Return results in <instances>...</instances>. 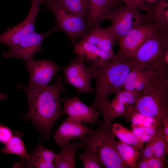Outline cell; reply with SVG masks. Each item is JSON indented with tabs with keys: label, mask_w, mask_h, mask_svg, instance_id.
<instances>
[{
	"label": "cell",
	"mask_w": 168,
	"mask_h": 168,
	"mask_svg": "<svg viewBox=\"0 0 168 168\" xmlns=\"http://www.w3.org/2000/svg\"><path fill=\"white\" fill-rule=\"evenodd\" d=\"M63 86V78L60 76L56 77L53 84L43 88L17 85L25 92L28 101V110L22 118L30 120L45 139L50 137L53 125L62 114L60 95Z\"/></svg>",
	"instance_id": "obj_1"
},
{
	"label": "cell",
	"mask_w": 168,
	"mask_h": 168,
	"mask_svg": "<svg viewBox=\"0 0 168 168\" xmlns=\"http://www.w3.org/2000/svg\"><path fill=\"white\" fill-rule=\"evenodd\" d=\"M114 59L105 64L91 65L96 82L95 95L91 106L96 109L110 95L123 89L130 69L128 59L120 51Z\"/></svg>",
	"instance_id": "obj_2"
},
{
	"label": "cell",
	"mask_w": 168,
	"mask_h": 168,
	"mask_svg": "<svg viewBox=\"0 0 168 168\" xmlns=\"http://www.w3.org/2000/svg\"><path fill=\"white\" fill-rule=\"evenodd\" d=\"M98 127L80 140L82 147L91 150L102 167L127 168L117 150V141L111 129V123L100 120Z\"/></svg>",
	"instance_id": "obj_3"
},
{
	"label": "cell",
	"mask_w": 168,
	"mask_h": 168,
	"mask_svg": "<svg viewBox=\"0 0 168 168\" xmlns=\"http://www.w3.org/2000/svg\"><path fill=\"white\" fill-rule=\"evenodd\" d=\"M133 112L162 126L163 119L168 118V80L142 90L136 98Z\"/></svg>",
	"instance_id": "obj_4"
},
{
	"label": "cell",
	"mask_w": 168,
	"mask_h": 168,
	"mask_svg": "<svg viewBox=\"0 0 168 168\" xmlns=\"http://www.w3.org/2000/svg\"><path fill=\"white\" fill-rule=\"evenodd\" d=\"M128 59L131 68H168V34L156 31Z\"/></svg>",
	"instance_id": "obj_5"
},
{
	"label": "cell",
	"mask_w": 168,
	"mask_h": 168,
	"mask_svg": "<svg viewBox=\"0 0 168 168\" xmlns=\"http://www.w3.org/2000/svg\"><path fill=\"white\" fill-rule=\"evenodd\" d=\"M112 100L108 99L101 103L96 109L102 114L101 121L110 123L114 119L120 117L127 120L133 112V107L139 94L122 89L115 94Z\"/></svg>",
	"instance_id": "obj_6"
},
{
	"label": "cell",
	"mask_w": 168,
	"mask_h": 168,
	"mask_svg": "<svg viewBox=\"0 0 168 168\" xmlns=\"http://www.w3.org/2000/svg\"><path fill=\"white\" fill-rule=\"evenodd\" d=\"M49 9L55 18L57 31L64 32L73 44L77 39H82L90 29L86 18L68 12L56 2Z\"/></svg>",
	"instance_id": "obj_7"
},
{
	"label": "cell",
	"mask_w": 168,
	"mask_h": 168,
	"mask_svg": "<svg viewBox=\"0 0 168 168\" xmlns=\"http://www.w3.org/2000/svg\"><path fill=\"white\" fill-rule=\"evenodd\" d=\"M107 19L111 21L107 28L115 40H119L136 26L144 22V14L136 8L120 6L109 14Z\"/></svg>",
	"instance_id": "obj_8"
},
{
	"label": "cell",
	"mask_w": 168,
	"mask_h": 168,
	"mask_svg": "<svg viewBox=\"0 0 168 168\" xmlns=\"http://www.w3.org/2000/svg\"><path fill=\"white\" fill-rule=\"evenodd\" d=\"M168 80V68H131L123 89L139 94L143 90Z\"/></svg>",
	"instance_id": "obj_9"
},
{
	"label": "cell",
	"mask_w": 168,
	"mask_h": 168,
	"mask_svg": "<svg viewBox=\"0 0 168 168\" xmlns=\"http://www.w3.org/2000/svg\"><path fill=\"white\" fill-rule=\"evenodd\" d=\"M31 1L30 8L26 18L16 26L8 27L6 31L0 34V43L10 47L35 31V21L42 0Z\"/></svg>",
	"instance_id": "obj_10"
},
{
	"label": "cell",
	"mask_w": 168,
	"mask_h": 168,
	"mask_svg": "<svg viewBox=\"0 0 168 168\" xmlns=\"http://www.w3.org/2000/svg\"><path fill=\"white\" fill-rule=\"evenodd\" d=\"M54 26L47 32L39 33L35 31L27 35L21 41L10 47L8 51L2 53L4 58H13L21 59L25 62L34 58V54L37 52H42L41 44L43 40L48 35L57 31Z\"/></svg>",
	"instance_id": "obj_11"
},
{
	"label": "cell",
	"mask_w": 168,
	"mask_h": 168,
	"mask_svg": "<svg viewBox=\"0 0 168 168\" xmlns=\"http://www.w3.org/2000/svg\"><path fill=\"white\" fill-rule=\"evenodd\" d=\"M66 82L75 87L80 93L93 92L95 89L91 85L93 78V72L84 60L77 57L63 69Z\"/></svg>",
	"instance_id": "obj_12"
},
{
	"label": "cell",
	"mask_w": 168,
	"mask_h": 168,
	"mask_svg": "<svg viewBox=\"0 0 168 168\" xmlns=\"http://www.w3.org/2000/svg\"><path fill=\"white\" fill-rule=\"evenodd\" d=\"M25 63L26 68L30 74L28 85L31 88H40L48 86L61 69L56 63L48 59L37 60L33 58Z\"/></svg>",
	"instance_id": "obj_13"
},
{
	"label": "cell",
	"mask_w": 168,
	"mask_h": 168,
	"mask_svg": "<svg viewBox=\"0 0 168 168\" xmlns=\"http://www.w3.org/2000/svg\"><path fill=\"white\" fill-rule=\"evenodd\" d=\"M156 31L145 22L136 26L119 40L120 51L128 59L132 58L143 43Z\"/></svg>",
	"instance_id": "obj_14"
},
{
	"label": "cell",
	"mask_w": 168,
	"mask_h": 168,
	"mask_svg": "<svg viewBox=\"0 0 168 168\" xmlns=\"http://www.w3.org/2000/svg\"><path fill=\"white\" fill-rule=\"evenodd\" d=\"M62 114H66L68 118L75 121L91 125L98 124V116L100 113L91 106H88L77 97L64 99Z\"/></svg>",
	"instance_id": "obj_15"
},
{
	"label": "cell",
	"mask_w": 168,
	"mask_h": 168,
	"mask_svg": "<svg viewBox=\"0 0 168 168\" xmlns=\"http://www.w3.org/2000/svg\"><path fill=\"white\" fill-rule=\"evenodd\" d=\"M74 50L78 56L91 65L105 64L117 56L113 51L105 50L82 40L75 44Z\"/></svg>",
	"instance_id": "obj_16"
},
{
	"label": "cell",
	"mask_w": 168,
	"mask_h": 168,
	"mask_svg": "<svg viewBox=\"0 0 168 168\" xmlns=\"http://www.w3.org/2000/svg\"><path fill=\"white\" fill-rule=\"evenodd\" d=\"M93 130L82 123L68 118L56 129L54 139L61 147L71 140L82 139Z\"/></svg>",
	"instance_id": "obj_17"
},
{
	"label": "cell",
	"mask_w": 168,
	"mask_h": 168,
	"mask_svg": "<svg viewBox=\"0 0 168 168\" xmlns=\"http://www.w3.org/2000/svg\"><path fill=\"white\" fill-rule=\"evenodd\" d=\"M57 154L47 149L42 144L41 140L36 147L28 158L21 157L20 163L15 164L14 167H26L29 168H56Z\"/></svg>",
	"instance_id": "obj_18"
},
{
	"label": "cell",
	"mask_w": 168,
	"mask_h": 168,
	"mask_svg": "<svg viewBox=\"0 0 168 168\" xmlns=\"http://www.w3.org/2000/svg\"><path fill=\"white\" fill-rule=\"evenodd\" d=\"M147 5L144 22L158 31L168 34V0H155Z\"/></svg>",
	"instance_id": "obj_19"
},
{
	"label": "cell",
	"mask_w": 168,
	"mask_h": 168,
	"mask_svg": "<svg viewBox=\"0 0 168 168\" xmlns=\"http://www.w3.org/2000/svg\"><path fill=\"white\" fill-rule=\"evenodd\" d=\"M122 2L120 0H89L86 20L90 28L99 25L107 19L110 12L120 6Z\"/></svg>",
	"instance_id": "obj_20"
},
{
	"label": "cell",
	"mask_w": 168,
	"mask_h": 168,
	"mask_svg": "<svg viewBox=\"0 0 168 168\" xmlns=\"http://www.w3.org/2000/svg\"><path fill=\"white\" fill-rule=\"evenodd\" d=\"M82 40L105 50L113 51L115 39L107 27L100 25L92 27Z\"/></svg>",
	"instance_id": "obj_21"
},
{
	"label": "cell",
	"mask_w": 168,
	"mask_h": 168,
	"mask_svg": "<svg viewBox=\"0 0 168 168\" xmlns=\"http://www.w3.org/2000/svg\"><path fill=\"white\" fill-rule=\"evenodd\" d=\"M82 144L78 142L69 141L61 147L59 153L57 154L56 168H74L76 167L75 158L77 150L82 147Z\"/></svg>",
	"instance_id": "obj_22"
},
{
	"label": "cell",
	"mask_w": 168,
	"mask_h": 168,
	"mask_svg": "<svg viewBox=\"0 0 168 168\" xmlns=\"http://www.w3.org/2000/svg\"><path fill=\"white\" fill-rule=\"evenodd\" d=\"M111 129L115 137L120 141L141 149L143 144L138 139L131 131L119 123L111 124Z\"/></svg>",
	"instance_id": "obj_23"
},
{
	"label": "cell",
	"mask_w": 168,
	"mask_h": 168,
	"mask_svg": "<svg viewBox=\"0 0 168 168\" xmlns=\"http://www.w3.org/2000/svg\"><path fill=\"white\" fill-rule=\"evenodd\" d=\"M117 147L122 160L128 168H135L139 149L120 141H117Z\"/></svg>",
	"instance_id": "obj_24"
},
{
	"label": "cell",
	"mask_w": 168,
	"mask_h": 168,
	"mask_svg": "<svg viewBox=\"0 0 168 168\" xmlns=\"http://www.w3.org/2000/svg\"><path fill=\"white\" fill-rule=\"evenodd\" d=\"M23 135L20 132L16 131L15 135L12 136L5 144L2 151L4 153H11L19 155L24 159L28 158L30 154L27 153L24 142L21 138V137Z\"/></svg>",
	"instance_id": "obj_25"
},
{
	"label": "cell",
	"mask_w": 168,
	"mask_h": 168,
	"mask_svg": "<svg viewBox=\"0 0 168 168\" xmlns=\"http://www.w3.org/2000/svg\"><path fill=\"white\" fill-rule=\"evenodd\" d=\"M55 2L68 12L86 19L89 0H56Z\"/></svg>",
	"instance_id": "obj_26"
},
{
	"label": "cell",
	"mask_w": 168,
	"mask_h": 168,
	"mask_svg": "<svg viewBox=\"0 0 168 168\" xmlns=\"http://www.w3.org/2000/svg\"><path fill=\"white\" fill-rule=\"evenodd\" d=\"M152 140L154 157L162 159H166V156L168 154V142L165 139L162 126L158 128Z\"/></svg>",
	"instance_id": "obj_27"
},
{
	"label": "cell",
	"mask_w": 168,
	"mask_h": 168,
	"mask_svg": "<svg viewBox=\"0 0 168 168\" xmlns=\"http://www.w3.org/2000/svg\"><path fill=\"white\" fill-rule=\"evenodd\" d=\"M159 127L155 124L147 126L131 127L133 133L142 144L152 139Z\"/></svg>",
	"instance_id": "obj_28"
},
{
	"label": "cell",
	"mask_w": 168,
	"mask_h": 168,
	"mask_svg": "<svg viewBox=\"0 0 168 168\" xmlns=\"http://www.w3.org/2000/svg\"><path fill=\"white\" fill-rule=\"evenodd\" d=\"M83 149L84 150L78 156L82 162L83 168H102L95 154L88 149Z\"/></svg>",
	"instance_id": "obj_29"
},
{
	"label": "cell",
	"mask_w": 168,
	"mask_h": 168,
	"mask_svg": "<svg viewBox=\"0 0 168 168\" xmlns=\"http://www.w3.org/2000/svg\"><path fill=\"white\" fill-rule=\"evenodd\" d=\"M154 152L153 147L152 141L151 140L139 151L138 160L142 159H148L154 157ZM137 160V161H138Z\"/></svg>",
	"instance_id": "obj_30"
},
{
	"label": "cell",
	"mask_w": 168,
	"mask_h": 168,
	"mask_svg": "<svg viewBox=\"0 0 168 168\" xmlns=\"http://www.w3.org/2000/svg\"><path fill=\"white\" fill-rule=\"evenodd\" d=\"M129 7L146 12L148 9L147 4L143 0H120Z\"/></svg>",
	"instance_id": "obj_31"
},
{
	"label": "cell",
	"mask_w": 168,
	"mask_h": 168,
	"mask_svg": "<svg viewBox=\"0 0 168 168\" xmlns=\"http://www.w3.org/2000/svg\"><path fill=\"white\" fill-rule=\"evenodd\" d=\"M12 136V130L0 124V142L6 144Z\"/></svg>",
	"instance_id": "obj_32"
},
{
	"label": "cell",
	"mask_w": 168,
	"mask_h": 168,
	"mask_svg": "<svg viewBox=\"0 0 168 168\" xmlns=\"http://www.w3.org/2000/svg\"><path fill=\"white\" fill-rule=\"evenodd\" d=\"M167 160L152 157L148 159L149 168H167Z\"/></svg>",
	"instance_id": "obj_33"
},
{
	"label": "cell",
	"mask_w": 168,
	"mask_h": 168,
	"mask_svg": "<svg viewBox=\"0 0 168 168\" xmlns=\"http://www.w3.org/2000/svg\"><path fill=\"white\" fill-rule=\"evenodd\" d=\"M162 129L165 139L168 142V118H166L163 120Z\"/></svg>",
	"instance_id": "obj_34"
},
{
	"label": "cell",
	"mask_w": 168,
	"mask_h": 168,
	"mask_svg": "<svg viewBox=\"0 0 168 168\" xmlns=\"http://www.w3.org/2000/svg\"><path fill=\"white\" fill-rule=\"evenodd\" d=\"M135 168H149L148 159H142L138 160Z\"/></svg>",
	"instance_id": "obj_35"
},
{
	"label": "cell",
	"mask_w": 168,
	"mask_h": 168,
	"mask_svg": "<svg viewBox=\"0 0 168 168\" xmlns=\"http://www.w3.org/2000/svg\"><path fill=\"white\" fill-rule=\"evenodd\" d=\"M42 3L47 8L49 9L50 7L54 2L56 0H41Z\"/></svg>",
	"instance_id": "obj_36"
},
{
	"label": "cell",
	"mask_w": 168,
	"mask_h": 168,
	"mask_svg": "<svg viewBox=\"0 0 168 168\" xmlns=\"http://www.w3.org/2000/svg\"><path fill=\"white\" fill-rule=\"evenodd\" d=\"M7 97V94L3 93L1 92L0 91V100H3L6 99Z\"/></svg>",
	"instance_id": "obj_37"
},
{
	"label": "cell",
	"mask_w": 168,
	"mask_h": 168,
	"mask_svg": "<svg viewBox=\"0 0 168 168\" xmlns=\"http://www.w3.org/2000/svg\"><path fill=\"white\" fill-rule=\"evenodd\" d=\"M153 0V1H155V0Z\"/></svg>",
	"instance_id": "obj_38"
}]
</instances>
